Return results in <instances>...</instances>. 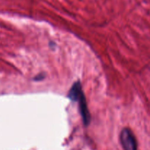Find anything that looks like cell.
<instances>
[{"mask_svg": "<svg viewBox=\"0 0 150 150\" xmlns=\"http://www.w3.org/2000/svg\"><path fill=\"white\" fill-rule=\"evenodd\" d=\"M68 96L72 100L77 101L79 103L82 120H83L85 125H88L90 122V114H89L86 98H85L84 94H83V90H82L81 85L80 82H76L73 85L70 92H69Z\"/></svg>", "mask_w": 150, "mask_h": 150, "instance_id": "obj_1", "label": "cell"}, {"mask_svg": "<svg viewBox=\"0 0 150 150\" xmlns=\"http://www.w3.org/2000/svg\"><path fill=\"white\" fill-rule=\"evenodd\" d=\"M120 142L124 150H137L138 145L136 137L131 130L124 128L120 134Z\"/></svg>", "mask_w": 150, "mask_h": 150, "instance_id": "obj_2", "label": "cell"}]
</instances>
